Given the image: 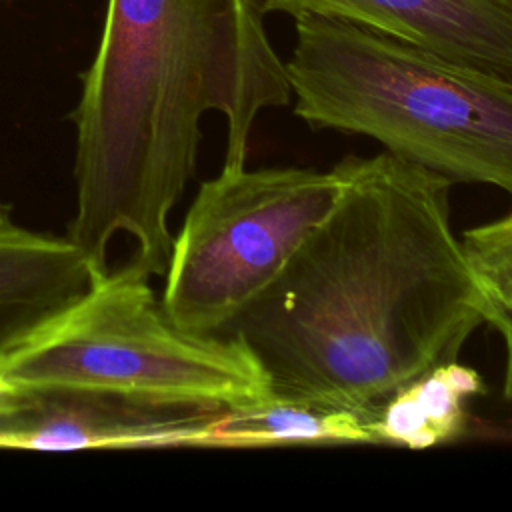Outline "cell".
<instances>
[{"mask_svg":"<svg viewBox=\"0 0 512 512\" xmlns=\"http://www.w3.org/2000/svg\"><path fill=\"white\" fill-rule=\"evenodd\" d=\"M262 14L348 20L512 82V0H254Z\"/></svg>","mask_w":512,"mask_h":512,"instance_id":"52a82bcc","label":"cell"},{"mask_svg":"<svg viewBox=\"0 0 512 512\" xmlns=\"http://www.w3.org/2000/svg\"><path fill=\"white\" fill-rule=\"evenodd\" d=\"M502 338H504V346H506V370H504V396L506 400L512 404V326L510 324H502L496 328Z\"/></svg>","mask_w":512,"mask_h":512,"instance_id":"7c38bea8","label":"cell"},{"mask_svg":"<svg viewBox=\"0 0 512 512\" xmlns=\"http://www.w3.org/2000/svg\"><path fill=\"white\" fill-rule=\"evenodd\" d=\"M334 166V206L226 334L274 394L368 410L456 360L494 310L452 232L448 178L388 150Z\"/></svg>","mask_w":512,"mask_h":512,"instance_id":"6da1fadb","label":"cell"},{"mask_svg":"<svg viewBox=\"0 0 512 512\" xmlns=\"http://www.w3.org/2000/svg\"><path fill=\"white\" fill-rule=\"evenodd\" d=\"M150 278L136 260L96 276L0 366V384L100 390L212 410L272 394L266 372L238 336L180 328Z\"/></svg>","mask_w":512,"mask_h":512,"instance_id":"277c9868","label":"cell"},{"mask_svg":"<svg viewBox=\"0 0 512 512\" xmlns=\"http://www.w3.org/2000/svg\"><path fill=\"white\" fill-rule=\"evenodd\" d=\"M342 190V174L302 166L222 168L200 184L172 240L162 306L196 334H226L272 284Z\"/></svg>","mask_w":512,"mask_h":512,"instance_id":"5b68a950","label":"cell"},{"mask_svg":"<svg viewBox=\"0 0 512 512\" xmlns=\"http://www.w3.org/2000/svg\"><path fill=\"white\" fill-rule=\"evenodd\" d=\"M294 20L286 74L300 120L512 194V82L348 20Z\"/></svg>","mask_w":512,"mask_h":512,"instance_id":"3957f363","label":"cell"},{"mask_svg":"<svg viewBox=\"0 0 512 512\" xmlns=\"http://www.w3.org/2000/svg\"><path fill=\"white\" fill-rule=\"evenodd\" d=\"M216 412L116 392L0 384V448L208 446Z\"/></svg>","mask_w":512,"mask_h":512,"instance_id":"8992f818","label":"cell"},{"mask_svg":"<svg viewBox=\"0 0 512 512\" xmlns=\"http://www.w3.org/2000/svg\"><path fill=\"white\" fill-rule=\"evenodd\" d=\"M292 98L254 0H108L78 106L68 226L96 274L118 234L150 276L168 268V218L196 170L208 112L226 118L222 168L246 166L256 116Z\"/></svg>","mask_w":512,"mask_h":512,"instance_id":"7a4b0ae2","label":"cell"},{"mask_svg":"<svg viewBox=\"0 0 512 512\" xmlns=\"http://www.w3.org/2000/svg\"><path fill=\"white\" fill-rule=\"evenodd\" d=\"M374 408V406H372ZM268 394L212 416L208 446L258 448L292 442H376L370 412Z\"/></svg>","mask_w":512,"mask_h":512,"instance_id":"30bf717a","label":"cell"},{"mask_svg":"<svg viewBox=\"0 0 512 512\" xmlns=\"http://www.w3.org/2000/svg\"><path fill=\"white\" fill-rule=\"evenodd\" d=\"M460 244L494 310L492 326H512V208L496 220L464 230Z\"/></svg>","mask_w":512,"mask_h":512,"instance_id":"8fae6325","label":"cell"},{"mask_svg":"<svg viewBox=\"0 0 512 512\" xmlns=\"http://www.w3.org/2000/svg\"><path fill=\"white\" fill-rule=\"evenodd\" d=\"M96 276L68 236L24 226L0 200V366L68 310Z\"/></svg>","mask_w":512,"mask_h":512,"instance_id":"ba28073f","label":"cell"},{"mask_svg":"<svg viewBox=\"0 0 512 512\" xmlns=\"http://www.w3.org/2000/svg\"><path fill=\"white\" fill-rule=\"evenodd\" d=\"M484 392V380L474 368L458 360L440 362L378 402L368 424L376 442L432 448L464 432L468 404Z\"/></svg>","mask_w":512,"mask_h":512,"instance_id":"9c48e42d","label":"cell"}]
</instances>
